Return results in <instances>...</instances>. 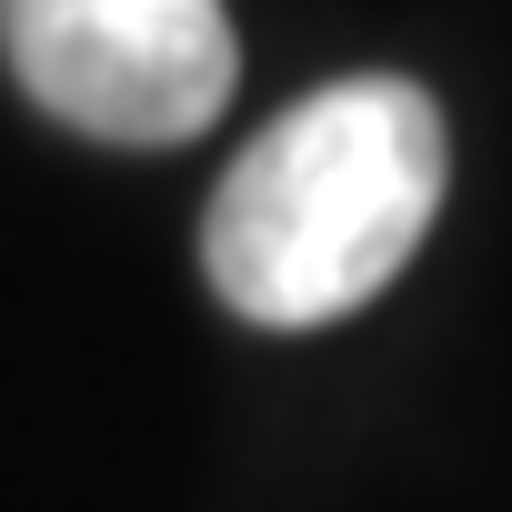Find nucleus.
I'll return each mask as SVG.
<instances>
[{"label":"nucleus","mask_w":512,"mask_h":512,"mask_svg":"<svg viewBox=\"0 0 512 512\" xmlns=\"http://www.w3.org/2000/svg\"><path fill=\"white\" fill-rule=\"evenodd\" d=\"M442 181H452V141L432 91L392 71L332 81L231 161L201 221V272L262 332L342 322L422 251Z\"/></svg>","instance_id":"obj_1"},{"label":"nucleus","mask_w":512,"mask_h":512,"mask_svg":"<svg viewBox=\"0 0 512 512\" xmlns=\"http://www.w3.org/2000/svg\"><path fill=\"white\" fill-rule=\"evenodd\" d=\"M11 81L121 151H171L231 101V11L221 0H0Z\"/></svg>","instance_id":"obj_2"}]
</instances>
